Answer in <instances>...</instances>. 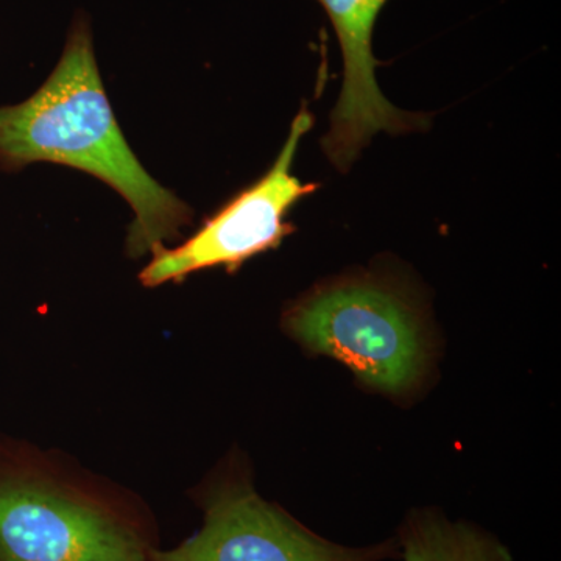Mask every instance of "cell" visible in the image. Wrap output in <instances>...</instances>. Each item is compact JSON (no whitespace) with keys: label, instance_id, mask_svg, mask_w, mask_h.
I'll return each mask as SVG.
<instances>
[{"label":"cell","instance_id":"1","mask_svg":"<svg viewBox=\"0 0 561 561\" xmlns=\"http://www.w3.org/2000/svg\"><path fill=\"white\" fill-rule=\"evenodd\" d=\"M33 162L79 169L119 192L135 210L127 236L131 257L179 238L194 216L151 179L122 135L84 14L70 25L65 51L46 83L20 105L0 108V169L18 172Z\"/></svg>","mask_w":561,"mask_h":561},{"label":"cell","instance_id":"2","mask_svg":"<svg viewBox=\"0 0 561 561\" xmlns=\"http://www.w3.org/2000/svg\"><path fill=\"white\" fill-rule=\"evenodd\" d=\"M153 513L54 453L0 437V561H150Z\"/></svg>","mask_w":561,"mask_h":561},{"label":"cell","instance_id":"3","mask_svg":"<svg viewBox=\"0 0 561 561\" xmlns=\"http://www.w3.org/2000/svg\"><path fill=\"white\" fill-rule=\"evenodd\" d=\"M283 328L308 353L341 362L362 386L390 397H409L430 373L426 313L408 287L381 273L321 283L291 302Z\"/></svg>","mask_w":561,"mask_h":561},{"label":"cell","instance_id":"4","mask_svg":"<svg viewBox=\"0 0 561 561\" xmlns=\"http://www.w3.org/2000/svg\"><path fill=\"white\" fill-rule=\"evenodd\" d=\"M201 529L150 561H386L400 560L397 537L364 548L327 540L280 505L264 500L249 468L230 457L191 493Z\"/></svg>","mask_w":561,"mask_h":561},{"label":"cell","instance_id":"5","mask_svg":"<svg viewBox=\"0 0 561 561\" xmlns=\"http://www.w3.org/2000/svg\"><path fill=\"white\" fill-rule=\"evenodd\" d=\"M312 127V113L302 103L272 168L225 203L187 241L175 249L161 245L151 251L153 257L139 273L140 284L158 287L181 283L213 267L236 273L251 257L278 249L295 232L287 220L290 209L320 187L291 173L301 139Z\"/></svg>","mask_w":561,"mask_h":561},{"label":"cell","instance_id":"6","mask_svg":"<svg viewBox=\"0 0 561 561\" xmlns=\"http://www.w3.org/2000/svg\"><path fill=\"white\" fill-rule=\"evenodd\" d=\"M330 18L343 57L341 95L331 113L321 149L339 172L346 173L379 131L391 136L426 131L430 114L397 108L376 80L381 62L373 54V33L389 0H317Z\"/></svg>","mask_w":561,"mask_h":561},{"label":"cell","instance_id":"7","mask_svg":"<svg viewBox=\"0 0 561 561\" xmlns=\"http://www.w3.org/2000/svg\"><path fill=\"white\" fill-rule=\"evenodd\" d=\"M397 540L404 561H515L511 549L490 531L449 522L434 508L409 513Z\"/></svg>","mask_w":561,"mask_h":561}]
</instances>
